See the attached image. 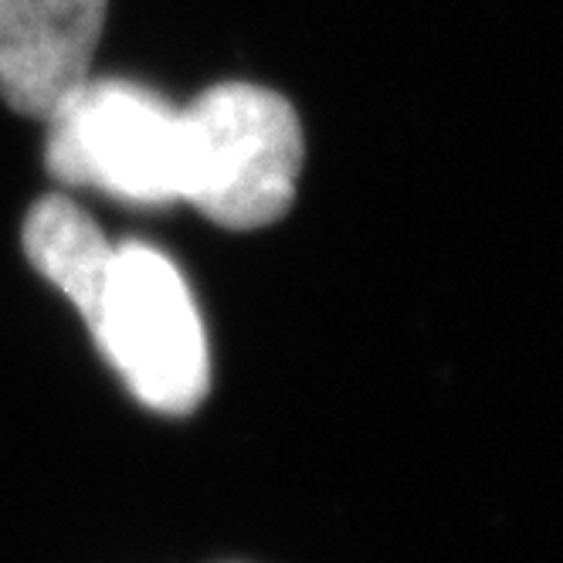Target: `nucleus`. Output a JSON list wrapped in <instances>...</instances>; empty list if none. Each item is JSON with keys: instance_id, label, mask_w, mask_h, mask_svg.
Returning a JSON list of instances; mask_svg holds the SVG:
<instances>
[{"instance_id": "1", "label": "nucleus", "mask_w": 563, "mask_h": 563, "mask_svg": "<svg viewBox=\"0 0 563 563\" xmlns=\"http://www.w3.org/2000/svg\"><path fill=\"white\" fill-rule=\"evenodd\" d=\"M299 115L272 89L221 82L180 109L177 197L231 231L286 218L302 174Z\"/></svg>"}, {"instance_id": "5", "label": "nucleus", "mask_w": 563, "mask_h": 563, "mask_svg": "<svg viewBox=\"0 0 563 563\" xmlns=\"http://www.w3.org/2000/svg\"><path fill=\"white\" fill-rule=\"evenodd\" d=\"M24 252L31 265L89 319L112 272L115 245L99 224L62 194H48L24 221Z\"/></svg>"}, {"instance_id": "2", "label": "nucleus", "mask_w": 563, "mask_h": 563, "mask_svg": "<svg viewBox=\"0 0 563 563\" xmlns=\"http://www.w3.org/2000/svg\"><path fill=\"white\" fill-rule=\"evenodd\" d=\"M86 327L140 405L159 415H190L208 397L205 323L180 268L164 252L143 241L119 245Z\"/></svg>"}, {"instance_id": "4", "label": "nucleus", "mask_w": 563, "mask_h": 563, "mask_svg": "<svg viewBox=\"0 0 563 563\" xmlns=\"http://www.w3.org/2000/svg\"><path fill=\"white\" fill-rule=\"evenodd\" d=\"M109 0H0V99L31 119L89 82Z\"/></svg>"}, {"instance_id": "3", "label": "nucleus", "mask_w": 563, "mask_h": 563, "mask_svg": "<svg viewBox=\"0 0 563 563\" xmlns=\"http://www.w3.org/2000/svg\"><path fill=\"white\" fill-rule=\"evenodd\" d=\"M48 123L45 164L58 184L133 208L177 205L180 109L126 78H89Z\"/></svg>"}]
</instances>
